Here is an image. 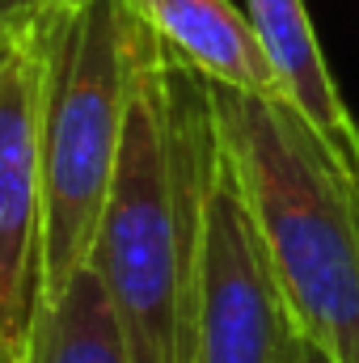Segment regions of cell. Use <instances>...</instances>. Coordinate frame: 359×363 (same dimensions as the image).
<instances>
[{
    "label": "cell",
    "instance_id": "6da1fadb",
    "mask_svg": "<svg viewBox=\"0 0 359 363\" xmlns=\"http://www.w3.org/2000/svg\"><path fill=\"white\" fill-rule=\"evenodd\" d=\"M220 152L211 81L136 17V77L89 267L131 363H186L199 228Z\"/></svg>",
    "mask_w": 359,
    "mask_h": 363
},
{
    "label": "cell",
    "instance_id": "8992f818",
    "mask_svg": "<svg viewBox=\"0 0 359 363\" xmlns=\"http://www.w3.org/2000/svg\"><path fill=\"white\" fill-rule=\"evenodd\" d=\"M131 13L211 85L287 101V89L245 9L233 0H127Z\"/></svg>",
    "mask_w": 359,
    "mask_h": 363
},
{
    "label": "cell",
    "instance_id": "8fae6325",
    "mask_svg": "<svg viewBox=\"0 0 359 363\" xmlns=\"http://www.w3.org/2000/svg\"><path fill=\"white\" fill-rule=\"evenodd\" d=\"M0 363H21V355H17V347L0 334Z\"/></svg>",
    "mask_w": 359,
    "mask_h": 363
},
{
    "label": "cell",
    "instance_id": "7a4b0ae2",
    "mask_svg": "<svg viewBox=\"0 0 359 363\" xmlns=\"http://www.w3.org/2000/svg\"><path fill=\"white\" fill-rule=\"evenodd\" d=\"M211 110L292 325L359 363V178L292 101L211 85Z\"/></svg>",
    "mask_w": 359,
    "mask_h": 363
},
{
    "label": "cell",
    "instance_id": "277c9868",
    "mask_svg": "<svg viewBox=\"0 0 359 363\" xmlns=\"http://www.w3.org/2000/svg\"><path fill=\"white\" fill-rule=\"evenodd\" d=\"M287 330V304L220 144L203 199L186 363H279Z\"/></svg>",
    "mask_w": 359,
    "mask_h": 363
},
{
    "label": "cell",
    "instance_id": "5b68a950",
    "mask_svg": "<svg viewBox=\"0 0 359 363\" xmlns=\"http://www.w3.org/2000/svg\"><path fill=\"white\" fill-rule=\"evenodd\" d=\"M43 9L0 38V334L26 347L47 300L38 157Z\"/></svg>",
    "mask_w": 359,
    "mask_h": 363
},
{
    "label": "cell",
    "instance_id": "ba28073f",
    "mask_svg": "<svg viewBox=\"0 0 359 363\" xmlns=\"http://www.w3.org/2000/svg\"><path fill=\"white\" fill-rule=\"evenodd\" d=\"M21 363H131L118 313L89 262L43 300Z\"/></svg>",
    "mask_w": 359,
    "mask_h": 363
},
{
    "label": "cell",
    "instance_id": "52a82bcc",
    "mask_svg": "<svg viewBox=\"0 0 359 363\" xmlns=\"http://www.w3.org/2000/svg\"><path fill=\"white\" fill-rule=\"evenodd\" d=\"M245 13L287 89V101L317 127V135L330 144L343 169L359 178V127L347 114L343 93L330 77V64L313 34L304 0H245Z\"/></svg>",
    "mask_w": 359,
    "mask_h": 363
},
{
    "label": "cell",
    "instance_id": "9c48e42d",
    "mask_svg": "<svg viewBox=\"0 0 359 363\" xmlns=\"http://www.w3.org/2000/svg\"><path fill=\"white\" fill-rule=\"evenodd\" d=\"M279 363H334L313 338H304L296 325L287 330V342H283V355H279Z\"/></svg>",
    "mask_w": 359,
    "mask_h": 363
},
{
    "label": "cell",
    "instance_id": "30bf717a",
    "mask_svg": "<svg viewBox=\"0 0 359 363\" xmlns=\"http://www.w3.org/2000/svg\"><path fill=\"white\" fill-rule=\"evenodd\" d=\"M47 0H0V30L4 26H13V21H21V17H30V13H38Z\"/></svg>",
    "mask_w": 359,
    "mask_h": 363
},
{
    "label": "cell",
    "instance_id": "3957f363",
    "mask_svg": "<svg viewBox=\"0 0 359 363\" xmlns=\"http://www.w3.org/2000/svg\"><path fill=\"white\" fill-rule=\"evenodd\" d=\"M136 77V13L127 0L43 4V271L47 296L89 262L114 182Z\"/></svg>",
    "mask_w": 359,
    "mask_h": 363
}]
</instances>
